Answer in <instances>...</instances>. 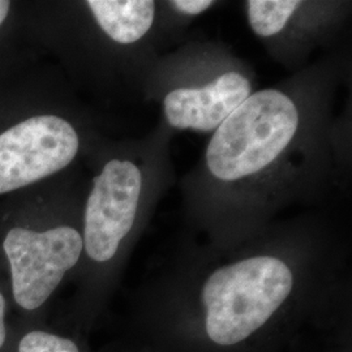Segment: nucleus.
I'll list each match as a JSON object with an SVG mask.
<instances>
[{"label":"nucleus","instance_id":"obj_1","mask_svg":"<svg viewBox=\"0 0 352 352\" xmlns=\"http://www.w3.org/2000/svg\"><path fill=\"white\" fill-rule=\"evenodd\" d=\"M300 256L261 248L208 263L142 299L126 337L153 352H302L316 334L331 351L351 352L347 304Z\"/></svg>","mask_w":352,"mask_h":352},{"label":"nucleus","instance_id":"obj_2","mask_svg":"<svg viewBox=\"0 0 352 352\" xmlns=\"http://www.w3.org/2000/svg\"><path fill=\"white\" fill-rule=\"evenodd\" d=\"M299 128L295 102L277 89L251 96L214 131L206 148V166L221 182L256 175L289 148Z\"/></svg>","mask_w":352,"mask_h":352},{"label":"nucleus","instance_id":"obj_3","mask_svg":"<svg viewBox=\"0 0 352 352\" xmlns=\"http://www.w3.org/2000/svg\"><path fill=\"white\" fill-rule=\"evenodd\" d=\"M0 250L8 270L14 321L49 320L54 295L81 264V231L65 223L45 228L14 225L3 234Z\"/></svg>","mask_w":352,"mask_h":352},{"label":"nucleus","instance_id":"obj_4","mask_svg":"<svg viewBox=\"0 0 352 352\" xmlns=\"http://www.w3.org/2000/svg\"><path fill=\"white\" fill-rule=\"evenodd\" d=\"M80 139L60 116L38 115L0 133V195L33 184L75 160Z\"/></svg>","mask_w":352,"mask_h":352},{"label":"nucleus","instance_id":"obj_5","mask_svg":"<svg viewBox=\"0 0 352 352\" xmlns=\"http://www.w3.org/2000/svg\"><path fill=\"white\" fill-rule=\"evenodd\" d=\"M252 94L251 81L228 71L201 88H179L164 97L166 120L176 129L212 132Z\"/></svg>","mask_w":352,"mask_h":352},{"label":"nucleus","instance_id":"obj_6","mask_svg":"<svg viewBox=\"0 0 352 352\" xmlns=\"http://www.w3.org/2000/svg\"><path fill=\"white\" fill-rule=\"evenodd\" d=\"M87 6L102 30L122 45L140 41L155 17V3L151 0H89Z\"/></svg>","mask_w":352,"mask_h":352},{"label":"nucleus","instance_id":"obj_7","mask_svg":"<svg viewBox=\"0 0 352 352\" xmlns=\"http://www.w3.org/2000/svg\"><path fill=\"white\" fill-rule=\"evenodd\" d=\"M8 352H94L87 334L55 318L13 324Z\"/></svg>","mask_w":352,"mask_h":352},{"label":"nucleus","instance_id":"obj_8","mask_svg":"<svg viewBox=\"0 0 352 352\" xmlns=\"http://www.w3.org/2000/svg\"><path fill=\"white\" fill-rule=\"evenodd\" d=\"M298 0H251L247 1L248 21L258 37H273L289 23L292 14L302 7Z\"/></svg>","mask_w":352,"mask_h":352},{"label":"nucleus","instance_id":"obj_9","mask_svg":"<svg viewBox=\"0 0 352 352\" xmlns=\"http://www.w3.org/2000/svg\"><path fill=\"white\" fill-rule=\"evenodd\" d=\"M175 10L187 16H197L213 7L212 0H175L170 3Z\"/></svg>","mask_w":352,"mask_h":352},{"label":"nucleus","instance_id":"obj_10","mask_svg":"<svg viewBox=\"0 0 352 352\" xmlns=\"http://www.w3.org/2000/svg\"><path fill=\"white\" fill-rule=\"evenodd\" d=\"M10 8H11V3L10 1L0 0V26L3 25V23L6 21L8 12H10Z\"/></svg>","mask_w":352,"mask_h":352}]
</instances>
